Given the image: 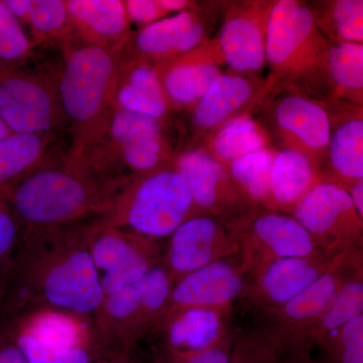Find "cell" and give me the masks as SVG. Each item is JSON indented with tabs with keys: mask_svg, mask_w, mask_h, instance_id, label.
Masks as SVG:
<instances>
[{
	"mask_svg": "<svg viewBox=\"0 0 363 363\" xmlns=\"http://www.w3.org/2000/svg\"><path fill=\"white\" fill-rule=\"evenodd\" d=\"M89 225L20 233L0 304V324L42 309L94 316L105 295L88 245Z\"/></svg>",
	"mask_w": 363,
	"mask_h": 363,
	"instance_id": "obj_1",
	"label": "cell"
},
{
	"mask_svg": "<svg viewBox=\"0 0 363 363\" xmlns=\"http://www.w3.org/2000/svg\"><path fill=\"white\" fill-rule=\"evenodd\" d=\"M130 178H98L64 156L26 176L6 195L20 233H28L97 220Z\"/></svg>",
	"mask_w": 363,
	"mask_h": 363,
	"instance_id": "obj_2",
	"label": "cell"
},
{
	"mask_svg": "<svg viewBox=\"0 0 363 363\" xmlns=\"http://www.w3.org/2000/svg\"><path fill=\"white\" fill-rule=\"evenodd\" d=\"M63 52L57 85L71 135L67 157L78 161L104 136L116 111L123 52L73 44Z\"/></svg>",
	"mask_w": 363,
	"mask_h": 363,
	"instance_id": "obj_3",
	"label": "cell"
},
{
	"mask_svg": "<svg viewBox=\"0 0 363 363\" xmlns=\"http://www.w3.org/2000/svg\"><path fill=\"white\" fill-rule=\"evenodd\" d=\"M330 45L309 6L296 0L272 2L266 33L271 79L264 92L279 82L306 89L328 86L327 60Z\"/></svg>",
	"mask_w": 363,
	"mask_h": 363,
	"instance_id": "obj_4",
	"label": "cell"
},
{
	"mask_svg": "<svg viewBox=\"0 0 363 363\" xmlns=\"http://www.w3.org/2000/svg\"><path fill=\"white\" fill-rule=\"evenodd\" d=\"M196 214L185 181L173 162L152 173L131 176L111 209L93 222L161 240Z\"/></svg>",
	"mask_w": 363,
	"mask_h": 363,
	"instance_id": "obj_5",
	"label": "cell"
},
{
	"mask_svg": "<svg viewBox=\"0 0 363 363\" xmlns=\"http://www.w3.org/2000/svg\"><path fill=\"white\" fill-rule=\"evenodd\" d=\"M0 117L13 133H58L67 121L57 75L0 65Z\"/></svg>",
	"mask_w": 363,
	"mask_h": 363,
	"instance_id": "obj_6",
	"label": "cell"
},
{
	"mask_svg": "<svg viewBox=\"0 0 363 363\" xmlns=\"http://www.w3.org/2000/svg\"><path fill=\"white\" fill-rule=\"evenodd\" d=\"M292 211L327 257L363 253L362 218L348 189L337 182L322 179Z\"/></svg>",
	"mask_w": 363,
	"mask_h": 363,
	"instance_id": "obj_7",
	"label": "cell"
},
{
	"mask_svg": "<svg viewBox=\"0 0 363 363\" xmlns=\"http://www.w3.org/2000/svg\"><path fill=\"white\" fill-rule=\"evenodd\" d=\"M88 245L105 296L142 281L162 262L160 240L91 222Z\"/></svg>",
	"mask_w": 363,
	"mask_h": 363,
	"instance_id": "obj_8",
	"label": "cell"
},
{
	"mask_svg": "<svg viewBox=\"0 0 363 363\" xmlns=\"http://www.w3.org/2000/svg\"><path fill=\"white\" fill-rule=\"evenodd\" d=\"M216 217L196 214L182 223L169 238L162 264L175 281L201 267L226 259L238 247Z\"/></svg>",
	"mask_w": 363,
	"mask_h": 363,
	"instance_id": "obj_9",
	"label": "cell"
},
{
	"mask_svg": "<svg viewBox=\"0 0 363 363\" xmlns=\"http://www.w3.org/2000/svg\"><path fill=\"white\" fill-rule=\"evenodd\" d=\"M272 117L290 149L304 152L317 166L325 161L332 133L328 107L305 95L288 93L274 102Z\"/></svg>",
	"mask_w": 363,
	"mask_h": 363,
	"instance_id": "obj_10",
	"label": "cell"
},
{
	"mask_svg": "<svg viewBox=\"0 0 363 363\" xmlns=\"http://www.w3.org/2000/svg\"><path fill=\"white\" fill-rule=\"evenodd\" d=\"M272 6V2H250L227 14L216 43L222 60L233 71L252 73L267 63V23Z\"/></svg>",
	"mask_w": 363,
	"mask_h": 363,
	"instance_id": "obj_11",
	"label": "cell"
},
{
	"mask_svg": "<svg viewBox=\"0 0 363 363\" xmlns=\"http://www.w3.org/2000/svg\"><path fill=\"white\" fill-rule=\"evenodd\" d=\"M362 252H347L334 257L329 269L298 297L274 312L277 330L308 346L309 334L329 307Z\"/></svg>",
	"mask_w": 363,
	"mask_h": 363,
	"instance_id": "obj_12",
	"label": "cell"
},
{
	"mask_svg": "<svg viewBox=\"0 0 363 363\" xmlns=\"http://www.w3.org/2000/svg\"><path fill=\"white\" fill-rule=\"evenodd\" d=\"M226 309L169 308L152 335L161 344L156 354L184 357L209 350L227 337Z\"/></svg>",
	"mask_w": 363,
	"mask_h": 363,
	"instance_id": "obj_13",
	"label": "cell"
},
{
	"mask_svg": "<svg viewBox=\"0 0 363 363\" xmlns=\"http://www.w3.org/2000/svg\"><path fill=\"white\" fill-rule=\"evenodd\" d=\"M206 42L205 28L195 11L189 9L162 18L131 35L123 52L126 58L167 63L194 51Z\"/></svg>",
	"mask_w": 363,
	"mask_h": 363,
	"instance_id": "obj_14",
	"label": "cell"
},
{
	"mask_svg": "<svg viewBox=\"0 0 363 363\" xmlns=\"http://www.w3.org/2000/svg\"><path fill=\"white\" fill-rule=\"evenodd\" d=\"M174 168L185 181L198 214L223 216L242 197L225 167L205 149L184 152Z\"/></svg>",
	"mask_w": 363,
	"mask_h": 363,
	"instance_id": "obj_15",
	"label": "cell"
},
{
	"mask_svg": "<svg viewBox=\"0 0 363 363\" xmlns=\"http://www.w3.org/2000/svg\"><path fill=\"white\" fill-rule=\"evenodd\" d=\"M334 257H284L264 262L257 269L252 298L259 307L278 311L313 285Z\"/></svg>",
	"mask_w": 363,
	"mask_h": 363,
	"instance_id": "obj_16",
	"label": "cell"
},
{
	"mask_svg": "<svg viewBox=\"0 0 363 363\" xmlns=\"http://www.w3.org/2000/svg\"><path fill=\"white\" fill-rule=\"evenodd\" d=\"M0 326L26 334L51 350L90 348L101 352L109 350L98 337L92 317L61 310H38L0 324Z\"/></svg>",
	"mask_w": 363,
	"mask_h": 363,
	"instance_id": "obj_17",
	"label": "cell"
},
{
	"mask_svg": "<svg viewBox=\"0 0 363 363\" xmlns=\"http://www.w3.org/2000/svg\"><path fill=\"white\" fill-rule=\"evenodd\" d=\"M222 61L217 43L206 40L173 61L155 64L171 106L194 107L221 75Z\"/></svg>",
	"mask_w": 363,
	"mask_h": 363,
	"instance_id": "obj_18",
	"label": "cell"
},
{
	"mask_svg": "<svg viewBox=\"0 0 363 363\" xmlns=\"http://www.w3.org/2000/svg\"><path fill=\"white\" fill-rule=\"evenodd\" d=\"M245 272L231 260L222 259L178 279L172 293L171 308L226 309L245 293Z\"/></svg>",
	"mask_w": 363,
	"mask_h": 363,
	"instance_id": "obj_19",
	"label": "cell"
},
{
	"mask_svg": "<svg viewBox=\"0 0 363 363\" xmlns=\"http://www.w3.org/2000/svg\"><path fill=\"white\" fill-rule=\"evenodd\" d=\"M66 6L81 45L123 52L131 35L123 0H66Z\"/></svg>",
	"mask_w": 363,
	"mask_h": 363,
	"instance_id": "obj_20",
	"label": "cell"
},
{
	"mask_svg": "<svg viewBox=\"0 0 363 363\" xmlns=\"http://www.w3.org/2000/svg\"><path fill=\"white\" fill-rule=\"evenodd\" d=\"M331 100L332 133L325 178L348 188L363 179V108Z\"/></svg>",
	"mask_w": 363,
	"mask_h": 363,
	"instance_id": "obj_21",
	"label": "cell"
},
{
	"mask_svg": "<svg viewBox=\"0 0 363 363\" xmlns=\"http://www.w3.org/2000/svg\"><path fill=\"white\" fill-rule=\"evenodd\" d=\"M142 281L105 296L93 316L98 337L107 350L135 351L138 342L147 336L140 307Z\"/></svg>",
	"mask_w": 363,
	"mask_h": 363,
	"instance_id": "obj_22",
	"label": "cell"
},
{
	"mask_svg": "<svg viewBox=\"0 0 363 363\" xmlns=\"http://www.w3.org/2000/svg\"><path fill=\"white\" fill-rule=\"evenodd\" d=\"M116 106L164 121L172 106L154 63L123 56L117 79Z\"/></svg>",
	"mask_w": 363,
	"mask_h": 363,
	"instance_id": "obj_23",
	"label": "cell"
},
{
	"mask_svg": "<svg viewBox=\"0 0 363 363\" xmlns=\"http://www.w3.org/2000/svg\"><path fill=\"white\" fill-rule=\"evenodd\" d=\"M250 233L255 245L269 255L267 262L284 257L325 255L311 234L293 215L276 212L257 215L250 222Z\"/></svg>",
	"mask_w": 363,
	"mask_h": 363,
	"instance_id": "obj_24",
	"label": "cell"
},
{
	"mask_svg": "<svg viewBox=\"0 0 363 363\" xmlns=\"http://www.w3.org/2000/svg\"><path fill=\"white\" fill-rule=\"evenodd\" d=\"M257 85L236 74H221L193 107V126L198 133H215L255 99Z\"/></svg>",
	"mask_w": 363,
	"mask_h": 363,
	"instance_id": "obj_25",
	"label": "cell"
},
{
	"mask_svg": "<svg viewBox=\"0 0 363 363\" xmlns=\"http://www.w3.org/2000/svg\"><path fill=\"white\" fill-rule=\"evenodd\" d=\"M57 133H11L0 142V194L42 167L55 155Z\"/></svg>",
	"mask_w": 363,
	"mask_h": 363,
	"instance_id": "obj_26",
	"label": "cell"
},
{
	"mask_svg": "<svg viewBox=\"0 0 363 363\" xmlns=\"http://www.w3.org/2000/svg\"><path fill=\"white\" fill-rule=\"evenodd\" d=\"M317 164L304 152L295 149L277 152L272 164L269 205L293 210L315 185L325 178Z\"/></svg>",
	"mask_w": 363,
	"mask_h": 363,
	"instance_id": "obj_27",
	"label": "cell"
},
{
	"mask_svg": "<svg viewBox=\"0 0 363 363\" xmlns=\"http://www.w3.org/2000/svg\"><path fill=\"white\" fill-rule=\"evenodd\" d=\"M363 315V255L357 259L329 307L309 334V343L323 347L346 324Z\"/></svg>",
	"mask_w": 363,
	"mask_h": 363,
	"instance_id": "obj_28",
	"label": "cell"
},
{
	"mask_svg": "<svg viewBox=\"0 0 363 363\" xmlns=\"http://www.w3.org/2000/svg\"><path fill=\"white\" fill-rule=\"evenodd\" d=\"M327 76L332 99L363 108V45L332 43Z\"/></svg>",
	"mask_w": 363,
	"mask_h": 363,
	"instance_id": "obj_29",
	"label": "cell"
},
{
	"mask_svg": "<svg viewBox=\"0 0 363 363\" xmlns=\"http://www.w3.org/2000/svg\"><path fill=\"white\" fill-rule=\"evenodd\" d=\"M266 147H269L266 131L252 117L242 114L212 133L205 150L226 167L238 157Z\"/></svg>",
	"mask_w": 363,
	"mask_h": 363,
	"instance_id": "obj_30",
	"label": "cell"
},
{
	"mask_svg": "<svg viewBox=\"0 0 363 363\" xmlns=\"http://www.w3.org/2000/svg\"><path fill=\"white\" fill-rule=\"evenodd\" d=\"M305 353V346L274 328L234 341L230 363H294Z\"/></svg>",
	"mask_w": 363,
	"mask_h": 363,
	"instance_id": "obj_31",
	"label": "cell"
},
{
	"mask_svg": "<svg viewBox=\"0 0 363 363\" xmlns=\"http://www.w3.org/2000/svg\"><path fill=\"white\" fill-rule=\"evenodd\" d=\"M26 33L35 49L60 45L65 50L75 44L66 0H30Z\"/></svg>",
	"mask_w": 363,
	"mask_h": 363,
	"instance_id": "obj_32",
	"label": "cell"
},
{
	"mask_svg": "<svg viewBox=\"0 0 363 363\" xmlns=\"http://www.w3.org/2000/svg\"><path fill=\"white\" fill-rule=\"evenodd\" d=\"M276 154L269 147L227 164V172L242 197L255 204L269 205L272 164Z\"/></svg>",
	"mask_w": 363,
	"mask_h": 363,
	"instance_id": "obj_33",
	"label": "cell"
},
{
	"mask_svg": "<svg viewBox=\"0 0 363 363\" xmlns=\"http://www.w3.org/2000/svg\"><path fill=\"white\" fill-rule=\"evenodd\" d=\"M173 152L164 133L130 143L117 156L114 178L140 176L173 164Z\"/></svg>",
	"mask_w": 363,
	"mask_h": 363,
	"instance_id": "obj_34",
	"label": "cell"
},
{
	"mask_svg": "<svg viewBox=\"0 0 363 363\" xmlns=\"http://www.w3.org/2000/svg\"><path fill=\"white\" fill-rule=\"evenodd\" d=\"M316 18L327 39L363 45V0L326 2Z\"/></svg>",
	"mask_w": 363,
	"mask_h": 363,
	"instance_id": "obj_35",
	"label": "cell"
},
{
	"mask_svg": "<svg viewBox=\"0 0 363 363\" xmlns=\"http://www.w3.org/2000/svg\"><path fill=\"white\" fill-rule=\"evenodd\" d=\"M28 33L0 0V65L26 67L35 56Z\"/></svg>",
	"mask_w": 363,
	"mask_h": 363,
	"instance_id": "obj_36",
	"label": "cell"
},
{
	"mask_svg": "<svg viewBox=\"0 0 363 363\" xmlns=\"http://www.w3.org/2000/svg\"><path fill=\"white\" fill-rule=\"evenodd\" d=\"M2 327V326H1ZM9 332L16 343L23 350L28 363H94L104 353L90 348H74V350H55L40 345L26 334Z\"/></svg>",
	"mask_w": 363,
	"mask_h": 363,
	"instance_id": "obj_37",
	"label": "cell"
},
{
	"mask_svg": "<svg viewBox=\"0 0 363 363\" xmlns=\"http://www.w3.org/2000/svg\"><path fill=\"white\" fill-rule=\"evenodd\" d=\"M322 348L330 363H363V315L346 324Z\"/></svg>",
	"mask_w": 363,
	"mask_h": 363,
	"instance_id": "obj_38",
	"label": "cell"
},
{
	"mask_svg": "<svg viewBox=\"0 0 363 363\" xmlns=\"http://www.w3.org/2000/svg\"><path fill=\"white\" fill-rule=\"evenodd\" d=\"M20 243V228L14 218L6 193L0 194V304L7 277Z\"/></svg>",
	"mask_w": 363,
	"mask_h": 363,
	"instance_id": "obj_39",
	"label": "cell"
},
{
	"mask_svg": "<svg viewBox=\"0 0 363 363\" xmlns=\"http://www.w3.org/2000/svg\"><path fill=\"white\" fill-rule=\"evenodd\" d=\"M234 341L230 337L224 339L209 350L184 355V357H169L156 354L155 363H230Z\"/></svg>",
	"mask_w": 363,
	"mask_h": 363,
	"instance_id": "obj_40",
	"label": "cell"
},
{
	"mask_svg": "<svg viewBox=\"0 0 363 363\" xmlns=\"http://www.w3.org/2000/svg\"><path fill=\"white\" fill-rule=\"evenodd\" d=\"M124 4L130 23H135L142 28L168 16L160 0H125Z\"/></svg>",
	"mask_w": 363,
	"mask_h": 363,
	"instance_id": "obj_41",
	"label": "cell"
},
{
	"mask_svg": "<svg viewBox=\"0 0 363 363\" xmlns=\"http://www.w3.org/2000/svg\"><path fill=\"white\" fill-rule=\"evenodd\" d=\"M0 363H28L9 332L0 326Z\"/></svg>",
	"mask_w": 363,
	"mask_h": 363,
	"instance_id": "obj_42",
	"label": "cell"
},
{
	"mask_svg": "<svg viewBox=\"0 0 363 363\" xmlns=\"http://www.w3.org/2000/svg\"><path fill=\"white\" fill-rule=\"evenodd\" d=\"M94 363H142L136 357L135 351L112 348L104 353Z\"/></svg>",
	"mask_w": 363,
	"mask_h": 363,
	"instance_id": "obj_43",
	"label": "cell"
},
{
	"mask_svg": "<svg viewBox=\"0 0 363 363\" xmlns=\"http://www.w3.org/2000/svg\"><path fill=\"white\" fill-rule=\"evenodd\" d=\"M6 6L26 30L30 11V0H4Z\"/></svg>",
	"mask_w": 363,
	"mask_h": 363,
	"instance_id": "obj_44",
	"label": "cell"
},
{
	"mask_svg": "<svg viewBox=\"0 0 363 363\" xmlns=\"http://www.w3.org/2000/svg\"><path fill=\"white\" fill-rule=\"evenodd\" d=\"M160 4L167 14L183 13V11L192 9L194 6L193 2L187 1V0H160Z\"/></svg>",
	"mask_w": 363,
	"mask_h": 363,
	"instance_id": "obj_45",
	"label": "cell"
},
{
	"mask_svg": "<svg viewBox=\"0 0 363 363\" xmlns=\"http://www.w3.org/2000/svg\"><path fill=\"white\" fill-rule=\"evenodd\" d=\"M347 189L363 220V179L351 184Z\"/></svg>",
	"mask_w": 363,
	"mask_h": 363,
	"instance_id": "obj_46",
	"label": "cell"
},
{
	"mask_svg": "<svg viewBox=\"0 0 363 363\" xmlns=\"http://www.w3.org/2000/svg\"><path fill=\"white\" fill-rule=\"evenodd\" d=\"M11 130H9V126L6 125V123L2 121L1 117H0V142L4 140V138H6L7 136L11 135Z\"/></svg>",
	"mask_w": 363,
	"mask_h": 363,
	"instance_id": "obj_47",
	"label": "cell"
},
{
	"mask_svg": "<svg viewBox=\"0 0 363 363\" xmlns=\"http://www.w3.org/2000/svg\"><path fill=\"white\" fill-rule=\"evenodd\" d=\"M294 363H325V362H315V360H312L311 358L308 357V353H305L302 357L298 358Z\"/></svg>",
	"mask_w": 363,
	"mask_h": 363,
	"instance_id": "obj_48",
	"label": "cell"
}]
</instances>
